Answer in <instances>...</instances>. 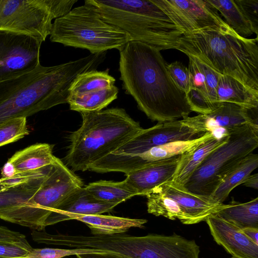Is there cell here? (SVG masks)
<instances>
[{
    "label": "cell",
    "mask_w": 258,
    "mask_h": 258,
    "mask_svg": "<svg viewBox=\"0 0 258 258\" xmlns=\"http://www.w3.org/2000/svg\"><path fill=\"white\" fill-rule=\"evenodd\" d=\"M119 54L122 87L148 118L163 122L188 116L191 110L186 94L170 77L160 50L132 40Z\"/></svg>",
    "instance_id": "cell-1"
},
{
    "label": "cell",
    "mask_w": 258,
    "mask_h": 258,
    "mask_svg": "<svg viewBox=\"0 0 258 258\" xmlns=\"http://www.w3.org/2000/svg\"><path fill=\"white\" fill-rule=\"evenodd\" d=\"M95 67L88 55L54 66L40 64L30 72L0 82V125L67 103L77 76Z\"/></svg>",
    "instance_id": "cell-2"
},
{
    "label": "cell",
    "mask_w": 258,
    "mask_h": 258,
    "mask_svg": "<svg viewBox=\"0 0 258 258\" xmlns=\"http://www.w3.org/2000/svg\"><path fill=\"white\" fill-rule=\"evenodd\" d=\"M257 40L242 37L231 28H206L184 33L175 49L258 91Z\"/></svg>",
    "instance_id": "cell-3"
},
{
    "label": "cell",
    "mask_w": 258,
    "mask_h": 258,
    "mask_svg": "<svg viewBox=\"0 0 258 258\" xmlns=\"http://www.w3.org/2000/svg\"><path fill=\"white\" fill-rule=\"evenodd\" d=\"M82 122L73 133L65 157L74 171H85L112 153L143 128L123 108L81 112Z\"/></svg>",
    "instance_id": "cell-4"
},
{
    "label": "cell",
    "mask_w": 258,
    "mask_h": 258,
    "mask_svg": "<svg viewBox=\"0 0 258 258\" xmlns=\"http://www.w3.org/2000/svg\"><path fill=\"white\" fill-rule=\"evenodd\" d=\"M105 22L159 50L175 49L183 34L151 0H86Z\"/></svg>",
    "instance_id": "cell-5"
},
{
    "label": "cell",
    "mask_w": 258,
    "mask_h": 258,
    "mask_svg": "<svg viewBox=\"0 0 258 258\" xmlns=\"http://www.w3.org/2000/svg\"><path fill=\"white\" fill-rule=\"evenodd\" d=\"M49 39L64 46L87 49L91 54L112 49L119 51L131 41L127 33L103 21L86 4L55 19Z\"/></svg>",
    "instance_id": "cell-6"
},
{
    "label": "cell",
    "mask_w": 258,
    "mask_h": 258,
    "mask_svg": "<svg viewBox=\"0 0 258 258\" xmlns=\"http://www.w3.org/2000/svg\"><path fill=\"white\" fill-rule=\"evenodd\" d=\"M226 133L227 140L209 154L179 187L209 199L227 175L258 147V126L245 124Z\"/></svg>",
    "instance_id": "cell-7"
},
{
    "label": "cell",
    "mask_w": 258,
    "mask_h": 258,
    "mask_svg": "<svg viewBox=\"0 0 258 258\" xmlns=\"http://www.w3.org/2000/svg\"><path fill=\"white\" fill-rule=\"evenodd\" d=\"M83 185L81 179L55 157L34 196L25 204L0 211V219L32 230H44V223L50 214L71 192Z\"/></svg>",
    "instance_id": "cell-8"
},
{
    "label": "cell",
    "mask_w": 258,
    "mask_h": 258,
    "mask_svg": "<svg viewBox=\"0 0 258 258\" xmlns=\"http://www.w3.org/2000/svg\"><path fill=\"white\" fill-rule=\"evenodd\" d=\"M55 17L50 0H0V31L45 41Z\"/></svg>",
    "instance_id": "cell-9"
},
{
    "label": "cell",
    "mask_w": 258,
    "mask_h": 258,
    "mask_svg": "<svg viewBox=\"0 0 258 258\" xmlns=\"http://www.w3.org/2000/svg\"><path fill=\"white\" fill-rule=\"evenodd\" d=\"M42 42L31 36L0 31V82L37 67Z\"/></svg>",
    "instance_id": "cell-10"
},
{
    "label": "cell",
    "mask_w": 258,
    "mask_h": 258,
    "mask_svg": "<svg viewBox=\"0 0 258 258\" xmlns=\"http://www.w3.org/2000/svg\"><path fill=\"white\" fill-rule=\"evenodd\" d=\"M184 33L230 28L208 0H151Z\"/></svg>",
    "instance_id": "cell-11"
},
{
    "label": "cell",
    "mask_w": 258,
    "mask_h": 258,
    "mask_svg": "<svg viewBox=\"0 0 258 258\" xmlns=\"http://www.w3.org/2000/svg\"><path fill=\"white\" fill-rule=\"evenodd\" d=\"M206 133L189 127L182 119L158 122L151 127L143 128L111 154L127 156H137L152 148L168 143L195 140L202 137Z\"/></svg>",
    "instance_id": "cell-12"
},
{
    "label": "cell",
    "mask_w": 258,
    "mask_h": 258,
    "mask_svg": "<svg viewBox=\"0 0 258 258\" xmlns=\"http://www.w3.org/2000/svg\"><path fill=\"white\" fill-rule=\"evenodd\" d=\"M182 120L198 131L223 134L229 129L245 124L258 126L257 108L248 109L233 103L220 102L219 106L209 114L188 116Z\"/></svg>",
    "instance_id": "cell-13"
},
{
    "label": "cell",
    "mask_w": 258,
    "mask_h": 258,
    "mask_svg": "<svg viewBox=\"0 0 258 258\" xmlns=\"http://www.w3.org/2000/svg\"><path fill=\"white\" fill-rule=\"evenodd\" d=\"M116 206L96 199L85 187H78L71 192L50 214L44 223V227L72 220L76 215L102 214L112 211Z\"/></svg>",
    "instance_id": "cell-14"
},
{
    "label": "cell",
    "mask_w": 258,
    "mask_h": 258,
    "mask_svg": "<svg viewBox=\"0 0 258 258\" xmlns=\"http://www.w3.org/2000/svg\"><path fill=\"white\" fill-rule=\"evenodd\" d=\"M181 155L148 164L126 174V185L136 196H145L162 184L171 182Z\"/></svg>",
    "instance_id": "cell-15"
},
{
    "label": "cell",
    "mask_w": 258,
    "mask_h": 258,
    "mask_svg": "<svg viewBox=\"0 0 258 258\" xmlns=\"http://www.w3.org/2000/svg\"><path fill=\"white\" fill-rule=\"evenodd\" d=\"M215 242L232 256L258 258V245L248 238L241 229L212 214L205 220Z\"/></svg>",
    "instance_id": "cell-16"
},
{
    "label": "cell",
    "mask_w": 258,
    "mask_h": 258,
    "mask_svg": "<svg viewBox=\"0 0 258 258\" xmlns=\"http://www.w3.org/2000/svg\"><path fill=\"white\" fill-rule=\"evenodd\" d=\"M159 187L166 196L176 202L185 218L186 225L205 221L209 216L216 213L223 204L213 203L209 199L190 193L170 182Z\"/></svg>",
    "instance_id": "cell-17"
},
{
    "label": "cell",
    "mask_w": 258,
    "mask_h": 258,
    "mask_svg": "<svg viewBox=\"0 0 258 258\" xmlns=\"http://www.w3.org/2000/svg\"><path fill=\"white\" fill-rule=\"evenodd\" d=\"M228 137L227 133L218 135L213 134L196 148L182 154L176 171L170 182L178 187L182 186L209 154L224 143Z\"/></svg>",
    "instance_id": "cell-18"
},
{
    "label": "cell",
    "mask_w": 258,
    "mask_h": 258,
    "mask_svg": "<svg viewBox=\"0 0 258 258\" xmlns=\"http://www.w3.org/2000/svg\"><path fill=\"white\" fill-rule=\"evenodd\" d=\"M72 220L85 223L93 235H107L124 233L133 227L143 228L147 220L132 219L110 215H76Z\"/></svg>",
    "instance_id": "cell-19"
},
{
    "label": "cell",
    "mask_w": 258,
    "mask_h": 258,
    "mask_svg": "<svg viewBox=\"0 0 258 258\" xmlns=\"http://www.w3.org/2000/svg\"><path fill=\"white\" fill-rule=\"evenodd\" d=\"M53 146L47 143L35 144L16 152L8 161L17 172L35 171L53 163Z\"/></svg>",
    "instance_id": "cell-20"
},
{
    "label": "cell",
    "mask_w": 258,
    "mask_h": 258,
    "mask_svg": "<svg viewBox=\"0 0 258 258\" xmlns=\"http://www.w3.org/2000/svg\"><path fill=\"white\" fill-rule=\"evenodd\" d=\"M217 97L218 102L233 103L248 109L258 108V91L229 76L220 75Z\"/></svg>",
    "instance_id": "cell-21"
},
{
    "label": "cell",
    "mask_w": 258,
    "mask_h": 258,
    "mask_svg": "<svg viewBox=\"0 0 258 258\" xmlns=\"http://www.w3.org/2000/svg\"><path fill=\"white\" fill-rule=\"evenodd\" d=\"M214 215L240 229H258V198L244 203L232 200L228 204H223Z\"/></svg>",
    "instance_id": "cell-22"
},
{
    "label": "cell",
    "mask_w": 258,
    "mask_h": 258,
    "mask_svg": "<svg viewBox=\"0 0 258 258\" xmlns=\"http://www.w3.org/2000/svg\"><path fill=\"white\" fill-rule=\"evenodd\" d=\"M258 166V155L250 153L236 165L225 177L215 191L209 197L213 203L223 204L231 190L242 184L246 178Z\"/></svg>",
    "instance_id": "cell-23"
},
{
    "label": "cell",
    "mask_w": 258,
    "mask_h": 258,
    "mask_svg": "<svg viewBox=\"0 0 258 258\" xmlns=\"http://www.w3.org/2000/svg\"><path fill=\"white\" fill-rule=\"evenodd\" d=\"M225 20L226 24L239 36L247 38L257 32L236 0H208Z\"/></svg>",
    "instance_id": "cell-24"
},
{
    "label": "cell",
    "mask_w": 258,
    "mask_h": 258,
    "mask_svg": "<svg viewBox=\"0 0 258 258\" xmlns=\"http://www.w3.org/2000/svg\"><path fill=\"white\" fill-rule=\"evenodd\" d=\"M118 88L113 85L102 90L78 95L69 96L70 109L79 112L103 110L117 97Z\"/></svg>",
    "instance_id": "cell-25"
},
{
    "label": "cell",
    "mask_w": 258,
    "mask_h": 258,
    "mask_svg": "<svg viewBox=\"0 0 258 258\" xmlns=\"http://www.w3.org/2000/svg\"><path fill=\"white\" fill-rule=\"evenodd\" d=\"M86 189L96 199L117 205L136 194L125 182L101 180L89 183Z\"/></svg>",
    "instance_id": "cell-26"
},
{
    "label": "cell",
    "mask_w": 258,
    "mask_h": 258,
    "mask_svg": "<svg viewBox=\"0 0 258 258\" xmlns=\"http://www.w3.org/2000/svg\"><path fill=\"white\" fill-rule=\"evenodd\" d=\"M115 79L109 74V70L99 71L95 69L77 76L69 90V96L92 92L114 85Z\"/></svg>",
    "instance_id": "cell-27"
},
{
    "label": "cell",
    "mask_w": 258,
    "mask_h": 258,
    "mask_svg": "<svg viewBox=\"0 0 258 258\" xmlns=\"http://www.w3.org/2000/svg\"><path fill=\"white\" fill-rule=\"evenodd\" d=\"M50 167L45 174L27 183L0 190V211L27 203L40 188Z\"/></svg>",
    "instance_id": "cell-28"
},
{
    "label": "cell",
    "mask_w": 258,
    "mask_h": 258,
    "mask_svg": "<svg viewBox=\"0 0 258 258\" xmlns=\"http://www.w3.org/2000/svg\"><path fill=\"white\" fill-rule=\"evenodd\" d=\"M145 196L149 213L172 220L177 219L182 224L186 225L185 218L176 202L166 196L159 186Z\"/></svg>",
    "instance_id": "cell-29"
},
{
    "label": "cell",
    "mask_w": 258,
    "mask_h": 258,
    "mask_svg": "<svg viewBox=\"0 0 258 258\" xmlns=\"http://www.w3.org/2000/svg\"><path fill=\"white\" fill-rule=\"evenodd\" d=\"M29 133L26 117L9 120L0 125V147L16 142Z\"/></svg>",
    "instance_id": "cell-30"
},
{
    "label": "cell",
    "mask_w": 258,
    "mask_h": 258,
    "mask_svg": "<svg viewBox=\"0 0 258 258\" xmlns=\"http://www.w3.org/2000/svg\"><path fill=\"white\" fill-rule=\"evenodd\" d=\"M93 253H107L114 254L112 252L93 249L56 248H34L25 257L26 258H63L73 255Z\"/></svg>",
    "instance_id": "cell-31"
},
{
    "label": "cell",
    "mask_w": 258,
    "mask_h": 258,
    "mask_svg": "<svg viewBox=\"0 0 258 258\" xmlns=\"http://www.w3.org/2000/svg\"><path fill=\"white\" fill-rule=\"evenodd\" d=\"M186 97L191 111L200 114L212 112L220 104V102H213L204 93L193 87L186 94Z\"/></svg>",
    "instance_id": "cell-32"
},
{
    "label": "cell",
    "mask_w": 258,
    "mask_h": 258,
    "mask_svg": "<svg viewBox=\"0 0 258 258\" xmlns=\"http://www.w3.org/2000/svg\"><path fill=\"white\" fill-rule=\"evenodd\" d=\"M167 71L177 86L186 94L192 87L188 68L182 62L175 61L167 64Z\"/></svg>",
    "instance_id": "cell-33"
},
{
    "label": "cell",
    "mask_w": 258,
    "mask_h": 258,
    "mask_svg": "<svg viewBox=\"0 0 258 258\" xmlns=\"http://www.w3.org/2000/svg\"><path fill=\"white\" fill-rule=\"evenodd\" d=\"M50 165L40 169L28 172H16L10 178H0V190L7 189L11 187L27 183L45 174Z\"/></svg>",
    "instance_id": "cell-34"
},
{
    "label": "cell",
    "mask_w": 258,
    "mask_h": 258,
    "mask_svg": "<svg viewBox=\"0 0 258 258\" xmlns=\"http://www.w3.org/2000/svg\"><path fill=\"white\" fill-rule=\"evenodd\" d=\"M32 249L27 239L17 242L0 241V258L25 257Z\"/></svg>",
    "instance_id": "cell-35"
},
{
    "label": "cell",
    "mask_w": 258,
    "mask_h": 258,
    "mask_svg": "<svg viewBox=\"0 0 258 258\" xmlns=\"http://www.w3.org/2000/svg\"><path fill=\"white\" fill-rule=\"evenodd\" d=\"M188 69L190 75L192 87L199 89L208 97L205 74L200 65L199 59L191 55H188Z\"/></svg>",
    "instance_id": "cell-36"
},
{
    "label": "cell",
    "mask_w": 258,
    "mask_h": 258,
    "mask_svg": "<svg viewBox=\"0 0 258 258\" xmlns=\"http://www.w3.org/2000/svg\"><path fill=\"white\" fill-rule=\"evenodd\" d=\"M242 11L258 31V0H236Z\"/></svg>",
    "instance_id": "cell-37"
},
{
    "label": "cell",
    "mask_w": 258,
    "mask_h": 258,
    "mask_svg": "<svg viewBox=\"0 0 258 258\" xmlns=\"http://www.w3.org/2000/svg\"><path fill=\"white\" fill-rule=\"evenodd\" d=\"M26 240L25 235L0 226V241L17 242Z\"/></svg>",
    "instance_id": "cell-38"
},
{
    "label": "cell",
    "mask_w": 258,
    "mask_h": 258,
    "mask_svg": "<svg viewBox=\"0 0 258 258\" xmlns=\"http://www.w3.org/2000/svg\"><path fill=\"white\" fill-rule=\"evenodd\" d=\"M16 172L14 166L8 160L1 169L2 177L4 178H10L14 176Z\"/></svg>",
    "instance_id": "cell-39"
},
{
    "label": "cell",
    "mask_w": 258,
    "mask_h": 258,
    "mask_svg": "<svg viewBox=\"0 0 258 258\" xmlns=\"http://www.w3.org/2000/svg\"><path fill=\"white\" fill-rule=\"evenodd\" d=\"M243 233L254 243L258 245V229L246 228L241 229Z\"/></svg>",
    "instance_id": "cell-40"
},
{
    "label": "cell",
    "mask_w": 258,
    "mask_h": 258,
    "mask_svg": "<svg viewBox=\"0 0 258 258\" xmlns=\"http://www.w3.org/2000/svg\"><path fill=\"white\" fill-rule=\"evenodd\" d=\"M242 184L244 186L257 189L258 188V174L249 175Z\"/></svg>",
    "instance_id": "cell-41"
},
{
    "label": "cell",
    "mask_w": 258,
    "mask_h": 258,
    "mask_svg": "<svg viewBox=\"0 0 258 258\" xmlns=\"http://www.w3.org/2000/svg\"><path fill=\"white\" fill-rule=\"evenodd\" d=\"M76 256L77 258H121L115 254L107 253L79 254L77 255Z\"/></svg>",
    "instance_id": "cell-42"
},
{
    "label": "cell",
    "mask_w": 258,
    "mask_h": 258,
    "mask_svg": "<svg viewBox=\"0 0 258 258\" xmlns=\"http://www.w3.org/2000/svg\"><path fill=\"white\" fill-rule=\"evenodd\" d=\"M231 258H239V257H237L232 256V257Z\"/></svg>",
    "instance_id": "cell-43"
},
{
    "label": "cell",
    "mask_w": 258,
    "mask_h": 258,
    "mask_svg": "<svg viewBox=\"0 0 258 258\" xmlns=\"http://www.w3.org/2000/svg\"><path fill=\"white\" fill-rule=\"evenodd\" d=\"M21 258H26V257H21ZM63 258H65V257H63Z\"/></svg>",
    "instance_id": "cell-44"
}]
</instances>
